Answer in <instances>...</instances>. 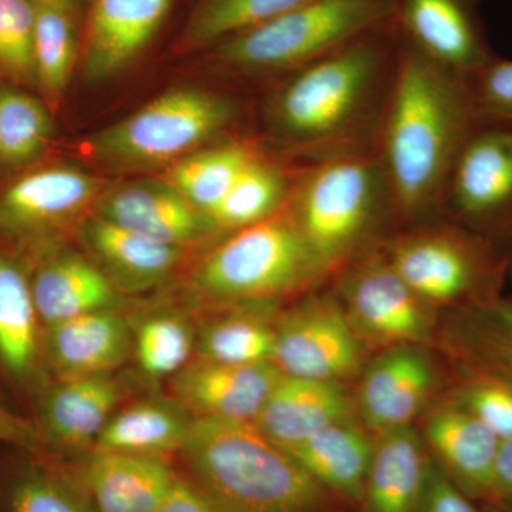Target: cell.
<instances>
[{"label": "cell", "mask_w": 512, "mask_h": 512, "mask_svg": "<svg viewBox=\"0 0 512 512\" xmlns=\"http://www.w3.org/2000/svg\"><path fill=\"white\" fill-rule=\"evenodd\" d=\"M342 295L353 329L375 343L396 348L429 338L430 303L397 275L383 254L367 256L350 269Z\"/></svg>", "instance_id": "cell-9"}, {"label": "cell", "mask_w": 512, "mask_h": 512, "mask_svg": "<svg viewBox=\"0 0 512 512\" xmlns=\"http://www.w3.org/2000/svg\"><path fill=\"white\" fill-rule=\"evenodd\" d=\"M194 348V330L188 320L177 313L148 315L133 329L138 367L151 379L177 375L187 366Z\"/></svg>", "instance_id": "cell-35"}, {"label": "cell", "mask_w": 512, "mask_h": 512, "mask_svg": "<svg viewBox=\"0 0 512 512\" xmlns=\"http://www.w3.org/2000/svg\"><path fill=\"white\" fill-rule=\"evenodd\" d=\"M399 46L393 23L289 74L268 103L269 126L311 164L372 146Z\"/></svg>", "instance_id": "cell-2"}, {"label": "cell", "mask_w": 512, "mask_h": 512, "mask_svg": "<svg viewBox=\"0 0 512 512\" xmlns=\"http://www.w3.org/2000/svg\"><path fill=\"white\" fill-rule=\"evenodd\" d=\"M181 453L191 480L221 512H343L342 498L254 421L194 419Z\"/></svg>", "instance_id": "cell-3"}, {"label": "cell", "mask_w": 512, "mask_h": 512, "mask_svg": "<svg viewBox=\"0 0 512 512\" xmlns=\"http://www.w3.org/2000/svg\"><path fill=\"white\" fill-rule=\"evenodd\" d=\"M32 281L13 256L0 252V362L28 377L39 357V323Z\"/></svg>", "instance_id": "cell-28"}, {"label": "cell", "mask_w": 512, "mask_h": 512, "mask_svg": "<svg viewBox=\"0 0 512 512\" xmlns=\"http://www.w3.org/2000/svg\"><path fill=\"white\" fill-rule=\"evenodd\" d=\"M433 365L416 346L389 348L367 367L359 407L367 426L384 433L410 426L433 390Z\"/></svg>", "instance_id": "cell-17"}, {"label": "cell", "mask_w": 512, "mask_h": 512, "mask_svg": "<svg viewBox=\"0 0 512 512\" xmlns=\"http://www.w3.org/2000/svg\"><path fill=\"white\" fill-rule=\"evenodd\" d=\"M174 0H92L82 70L84 79L100 83L116 76L151 42Z\"/></svg>", "instance_id": "cell-16"}, {"label": "cell", "mask_w": 512, "mask_h": 512, "mask_svg": "<svg viewBox=\"0 0 512 512\" xmlns=\"http://www.w3.org/2000/svg\"><path fill=\"white\" fill-rule=\"evenodd\" d=\"M266 303H251L245 311L208 322L195 338L198 360L225 365L272 362L276 325L258 312Z\"/></svg>", "instance_id": "cell-31"}, {"label": "cell", "mask_w": 512, "mask_h": 512, "mask_svg": "<svg viewBox=\"0 0 512 512\" xmlns=\"http://www.w3.org/2000/svg\"><path fill=\"white\" fill-rule=\"evenodd\" d=\"M52 110L15 84L0 82V171L39 160L53 138Z\"/></svg>", "instance_id": "cell-32"}, {"label": "cell", "mask_w": 512, "mask_h": 512, "mask_svg": "<svg viewBox=\"0 0 512 512\" xmlns=\"http://www.w3.org/2000/svg\"><path fill=\"white\" fill-rule=\"evenodd\" d=\"M133 350V328L120 311H100L47 326L46 352L60 379L111 373Z\"/></svg>", "instance_id": "cell-23"}, {"label": "cell", "mask_w": 512, "mask_h": 512, "mask_svg": "<svg viewBox=\"0 0 512 512\" xmlns=\"http://www.w3.org/2000/svg\"><path fill=\"white\" fill-rule=\"evenodd\" d=\"M194 417L177 400L148 399L114 413L94 450L164 457L183 451Z\"/></svg>", "instance_id": "cell-27"}, {"label": "cell", "mask_w": 512, "mask_h": 512, "mask_svg": "<svg viewBox=\"0 0 512 512\" xmlns=\"http://www.w3.org/2000/svg\"><path fill=\"white\" fill-rule=\"evenodd\" d=\"M284 373L272 362H198L174 376V399L194 419L255 421Z\"/></svg>", "instance_id": "cell-15"}, {"label": "cell", "mask_w": 512, "mask_h": 512, "mask_svg": "<svg viewBox=\"0 0 512 512\" xmlns=\"http://www.w3.org/2000/svg\"><path fill=\"white\" fill-rule=\"evenodd\" d=\"M104 183L70 165H53L22 175L0 192V234L45 238L96 207Z\"/></svg>", "instance_id": "cell-12"}, {"label": "cell", "mask_w": 512, "mask_h": 512, "mask_svg": "<svg viewBox=\"0 0 512 512\" xmlns=\"http://www.w3.org/2000/svg\"><path fill=\"white\" fill-rule=\"evenodd\" d=\"M76 57L72 13L36 2V87L50 110L60 103L72 80Z\"/></svg>", "instance_id": "cell-33"}, {"label": "cell", "mask_w": 512, "mask_h": 512, "mask_svg": "<svg viewBox=\"0 0 512 512\" xmlns=\"http://www.w3.org/2000/svg\"><path fill=\"white\" fill-rule=\"evenodd\" d=\"M305 2L308 0H198L181 42L190 50L217 46Z\"/></svg>", "instance_id": "cell-34"}, {"label": "cell", "mask_w": 512, "mask_h": 512, "mask_svg": "<svg viewBox=\"0 0 512 512\" xmlns=\"http://www.w3.org/2000/svg\"><path fill=\"white\" fill-rule=\"evenodd\" d=\"M272 363L285 376L340 382L360 365L356 330L332 298L306 302L276 325Z\"/></svg>", "instance_id": "cell-10"}, {"label": "cell", "mask_w": 512, "mask_h": 512, "mask_svg": "<svg viewBox=\"0 0 512 512\" xmlns=\"http://www.w3.org/2000/svg\"><path fill=\"white\" fill-rule=\"evenodd\" d=\"M238 113L231 97L178 87L94 134L84 150L97 163L116 170L174 164L231 126Z\"/></svg>", "instance_id": "cell-7"}, {"label": "cell", "mask_w": 512, "mask_h": 512, "mask_svg": "<svg viewBox=\"0 0 512 512\" xmlns=\"http://www.w3.org/2000/svg\"><path fill=\"white\" fill-rule=\"evenodd\" d=\"M35 28V0H0V76L18 87H36Z\"/></svg>", "instance_id": "cell-36"}, {"label": "cell", "mask_w": 512, "mask_h": 512, "mask_svg": "<svg viewBox=\"0 0 512 512\" xmlns=\"http://www.w3.org/2000/svg\"><path fill=\"white\" fill-rule=\"evenodd\" d=\"M463 407L483 421L498 439L512 440V384L501 380L473 384L464 394Z\"/></svg>", "instance_id": "cell-39"}, {"label": "cell", "mask_w": 512, "mask_h": 512, "mask_svg": "<svg viewBox=\"0 0 512 512\" xmlns=\"http://www.w3.org/2000/svg\"><path fill=\"white\" fill-rule=\"evenodd\" d=\"M8 512H94L69 485L49 474L29 471L10 484Z\"/></svg>", "instance_id": "cell-37"}, {"label": "cell", "mask_w": 512, "mask_h": 512, "mask_svg": "<svg viewBox=\"0 0 512 512\" xmlns=\"http://www.w3.org/2000/svg\"><path fill=\"white\" fill-rule=\"evenodd\" d=\"M478 8L480 0H397L396 26L404 42L468 77L495 57Z\"/></svg>", "instance_id": "cell-13"}, {"label": "cell", "mask_w": 512, "mask_h": 512, "mask_svg": "<svg viewBox=\"0 0 512 512\" xmlns=\"http://www.w3.org/2000/svg\"><path fill=\"white\" fill-rule=\"evenodd\" d=\"M467 82L478 121L512 124V60L495 56Z\"/></svg>", "instance_id": "cell-38"}, {"label": "cell", "mask_w": 512, "mask_h": 512, "mask_svg": "<svg viewBox=\"0 0 512 512\" xmlns=\"http://www.w3.org/2000/svg\"><path fill=\"white\" fill-rule=\"evenodd\" d=\"M288 208L322 272L352 254L384 214H396L375 144L309 164Z\"/></svg>", "instance_id": "cell-4"}, {"label": "cell", "mask_w": 512, "mask_h": 512, "mask_svg": "<svg viewBox=\"0 0 512 512\" xmlns=\"http://www.w3.org/2000/svg\"><path fill=\"white\" fill-rule=\"evenodd\" d=\"M322 274L288 204L268 220L232 232L202 259L194 291L214 305L269 302Z\"/></svg>", "instance_id": "cell-6"}, {"label": "cell", "mask_w": 512, "mask_h": 512, "mask_svg": "<svg viewBox=\"0 0 512 512\" xmlns=\"http://www.w3.org/2000/svg\"><path fill=\"white\" fill-rule=\"evenodd\" d=\"M156 512H221L207 493L181 476L175 477L170 491Z\"/></svg>", "instance_id": "cell-41"}, {"label": "cell", "mask_w": 512, "mask_h": 512, "mask_svg": "<svg viewBox=\"0 0 512 512\" xmlns=\"http://www.w3.org/2000/svg\"><path fill=\"white\" fill-rule=\"evenodd\" d=\"M444 207L468 224L512 222V124L478 121L451 168Z\"/></svg>", "instance_id": "cell-11"}, {"label": "cell", "mask_w": 512, "mask_h": 512, "mask_svg": "<svg viewBox=\"0 0 512 512\" xmlns=\"http://www.w3.org/2000/svg\"><path fill=\"white\" fill-rule=\"evenodd\" d=\"M436 460L464 493L498 497L495 464L501 440L463 406L436 410L426 424Z\"/></svg>", "instance_id": "cell-21"}, {"label": "cell", "mask_w": 512, "mask_h": 512, "mask_svg": "<svg viewBox=\"0 0 512 512\" xmlns=\"http://www.w3.org/2000/svg\"><path fill=\"white\" fill-rule=\"evenodd\" d=\"M495 487L498 497L512 501V440L501 441L495 464Z\"/></svg>", "instance_id": "cell-44"}, {"label": "cell", "mask_w": 512, "mask_h": 512, "mask_svg": "<svg viewBox=\"0 0 512 512\" xmlns=\"http://www.w3.org/2000/svg\"><path fill=\"white\" fill-rule=\"evenodd\" d=\"M383 255L397 275L430 305L468 295L495 272V262L483 245L451 228L404 235Z\"/></svg>", "instance_id": "cell-8"}, {"label": "cell", "mask_w": 512, "mask_h": 512, "mask_svg": "<svg viewBox=\"0 0 512 512\" xmlns=\"http://www.w3.org/2000/svg\"><path fill=\"white\" fill-rule=\"evenodd\" d=\"M416 512H478L436 458L430 457L426 488Z\"/></svg>", "instance_id": "cell-40"}, {"label": "cell", "mask_w": 512, "mask_h": 512, "mask_svg": "<svg viewBox=\"0 0 512 512\" xmlns=\"http://www.w3.org/2000/svg\"><path fill=\"white\" fill-rule=\"evenodd\" d=\"M397 0H308L222 40L215 56L237 73H293L396 23Z\"/></svg>", "instance_id": "cell-5"}, {"label": "cell", "mask_w": 512, "mask_h": 512, "mask_svg": "<svg viewBox=\"0 0 512 512\" xmlns=\"http://www.w3.org/2000/svg\"><path fill=\"white\" fill-rule=\"evenodd\" d=\"M340 382L282 376L254 421L276 446L291 451L330 424L349 419Z\"/></svg>", "instance_id": "cell-19"}, {"label": "cell", "mask_w": 512, "mask_h": 512, "mask_svg": "<svg viewBox=\"0 0 512 512\" xmlns=\"http://www.w3.org/2000/svg\"><path fill=\"white\" fill-rule=\"evenodd\" d=\"M93 261L121 293L150 291L170 278L184 248L117 227L93 215L80 228Z\"/></svg>", "instance_id": "cell-20"}, {"label": "cell", "mask_w": 512, "mask_h": 512, "mask_svg": "<svg viewBox=\"0 0 512 512\" xmlns=\"http://www.w3.org/2000/svg\"><path fill=\"white\" fill-rule=\"evenodd\" d=\"M429 466L430 457L412 426L380 433L362 498L367 512H416Z\"/></svg>", "instance_id": "cell-25"}, {"label": "cell", "mask_w": 512, "mask_h": 512, "mask_svg": "<svg viewBox=\"0 0 512 512\" xmlns=\"http://www.w3.org/2000/svg\"><path fill=\"white\" fill-rule=\"evenodd\" d=\"M0 441L36 451L42 446L43 437L30 421L0 406Z\"/></svg>", "instance_id": "cell-43"}, {"label": "cell", "mask_w": 512, "mask_h": 512, "mask_svg": "<svg viewBox=\"0 0 512 512\" xmlns=\"http://www.w3.org/2000/svg\"><path fill=\"white\" fill-rule=\"evenodd\" d=\"M295 184L285 168L261 154L239 175L207 218L217 232L251 227L284 210Z\"/></svg>", "instance_id": "cell-30"}, {"label": "cell", "mask_w": 512, "mask_h": 512, "mask_svg": "<svg viewBox=\"0 0 512 512\" xmlns=\"http://www.w3.org/2000/svg\"><path fill=\"white\" fill-rule=\"evenodd\" d=\"M35 2L42 3V5L55 6V8L72 13V15H74L76 9L79 8V0H35Z\"/></svg>", "instance_id": "cell-45"}, {"label": "cell", "mask_w": 512, "mask_h": 512, "mask_svg": "<svg viewBox=\"0 0 512 512\" xmlns=\"http://www.w3.org/2000/svg\"><path fill=\"white\" fill-rule=\"evenodd\" d=\"M259 156L261 153L251 144L227 141L178 160L168 171L167 183L208 217L239 175Z\"/></svg>", "instance_id": "cell-29"}, {"label": "cell", "mask_w": 512, "mask_h": 512, "mask_svg": "<svg viewBox=\"0 0 512 512\" xmlns=\"http://www.w3.org/2000/svg\"><path fill=\"white\" fill-rule=\"evenodd\" d=\"M82 477L97 512H156L177 473L164 457L94 450Z\"/></svg>", "instance_id": "cell-22"}, {"label": "cell", "mask_w": 512, "mask_h": 512, "mask_svg": "<svg viewBox=\"0 0 512 512\" xmlns=\"http://www.w3.org/2000/svg\"><path fill=\"white\" fill-rule=\"evenodd\" d=\"M120 400L121 386L111 373L60 379L40 400V433L66 448L94 444Z\"/></svg>", "instance_id": "cell-24"}, {"label": "cell", "mask_w": 512, "mask_h": 512, "mask_svg": "<svg viewBox=\"0 0 512 512\" xmlns=\"http://www.w3.org/2000/svg\"><path fill=\"white\" fill-rule=\"evenodd\" d=\"M286 453L330 493L342 500L362 501L373 444L350 417L330 424Z\"/></svg>", "instance_id": "cell-26"}, {"label": "cell", "mask_w": 512, "mask_h": 512, "mask_svg": "<svg viewBox=\"0 0 512 512\" xmlns=\"http://www.w3.org/2000/svg\"><path fill=\"white\" fill-rule=\"evenodd\" d=\"M488 345L495 357L512 370V302H498L487 312Z\"/></svg>", "instance_id": "cell-42"}, {"label": "cell", "mask_w": 512, "mask_h": 512, "mask_svg": "<svg viewBox=\"0 0 512 512\" xmlns=\"http://www.w3.org/2000/svg\"><path fill=\"white\" fill-rule=\"evenodd\" d=\"M477 123L467 77L434 63L400 36L375 138L397 217L416 221L441 210L458 151Z\"/></svg>", "instance_id": "cell-1"}, {"label": "cell", "mask_w": 512, "mask_h": 512, "mask_svg": "<svg viewBox=\"0 0 512 512\" xmlns=\"http://www.w3.org/2000/svg\"><path fill=\"white\" fill-rule=\"evenodd\" d=\"M94 208L101 220L175 247L217 232L167 181L134 180L104 188Z\"/></svg>", "instance_id": "cell-14"}, {"label": "cell", "mask_w": 512, "mask_h": 512, "mask_svg": "<svg viewBox=\"0 0 512 512\" xmlns=\"http://www.w3.org/2000/svg\"><path fill=\"white\" fill-rule=\"evenodd\" d=\"M37 313L47 326L100 311H120L123 293L86 256L60 251L47 256L33 275Z\"/></svg>", "instance_id": "cell-18"}]
</instances>
